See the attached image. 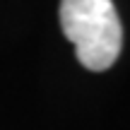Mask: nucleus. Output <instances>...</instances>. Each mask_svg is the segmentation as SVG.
<instances>
[{
	"instance_id": "obj_1",
	"label": "nucleus",
	"mask_w": 130,
	"mask_h": 130,
	"mask_svg": "<svg viewBox=\"0 0 130 130\" xmlns=\"http://www.w3.org/2000/svg\"><path fill=\"white\" fill-rule=\"evenodd\" d=\"M60 27L87 70H108L121 56L123 27L111 0H60Z\"/></svg>"
}]
</instances>
